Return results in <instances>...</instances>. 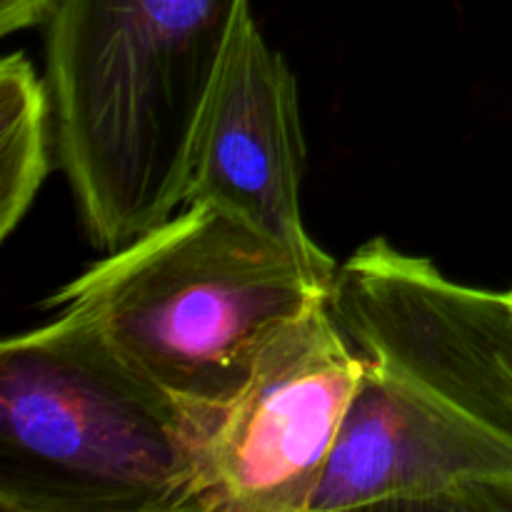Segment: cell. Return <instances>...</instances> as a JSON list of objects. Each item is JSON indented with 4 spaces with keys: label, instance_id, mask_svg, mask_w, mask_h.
<instances>
[{
    "label": "cell",
    "instance_id": "277c9868",
    "mask_svg": "<svg viewBox=\"0 0 512 512\" xmlns=\"http://www.w3.org/2000/svg\"><path fill=\"white\" fill-rule=\"evenodd\" d=\"M203 428L83 320L0 345V510L193 512Z\"/></svg>",
    "mask_w": 512,
    "mask_h": 512
},
{
    "label": "cell",
    "instance_id": "6da1fadb",
    "mask_svg": "<svg viewBox=\"0 0 512 512\" xmlns=\"http://www.w3.org/2000/svg\"><path fill=\"white\" fill-rule=\"evenodd\" d=\"M330 310L363 375L308 512H512V288L373 238Z\"/></svg>",
    "mask_w": 512,
    "mask_h": 512
},
{
    "label": "cell",
    "instance_id": "52a82bcc",
    "mask_svg": "<svg viewBox=\"0 0 512 512\" xmlns=\"http://www.w3.org/2000/svg\"><path fill=\"white\" fill-rule=\"evenodd\" d=\"M55 163V120L45 75L25 53L0 63V238L15 233Z\"/></svg>",
    "mask_w": 512,
    "mask_h": 512
},
{
    "label": "cell",
    "instance_id": "7a4b0ae2",
    "mask_svg": "<svg viewBox=\"0 0 512 512\" xmlns=\"http://www.w3.org/2000/svg\"><path fill=\"white\" fill-rule=\"evenodd\" d=\"M250 0H55L45 83L55 165L113 253L188 198L195 140Z\"/></svg>",
    "mask_w": 512,
    "mask_h": 512
},
{
    "label": "cell",
    "instance_id": "3957f363",
    "mask_svg": "<svg viewBox=\"0 0 512 512\" xmlns=\"http://www.w3.org/2000/svg\"><path fill=\"white\" fill-rule=\"evenodd\" d=\"M335 273L338 263H313L220 205L185 203L43 308L90 325L205 438L283 328L330 298Z\"/></svg>",
    "mask_w": 512,
    "mask_h": 512
},
{
    "label": "cell",
    "instance_id": "ba28073f",
    "mask_svg": "<svg viewBox=\"0 0 512 512\" xmlns=\"http://www.w3.org/2000/svg\"><path fill=\"white\" fill-rule=\"evenodd\" d=\"M53 5L55 0H0V33L13 35L45 25Z\"/></svg>",
    "mask_w": 512,
    "mask_h": 512
},
{
    "label": "cell",
    "instance_id": "5b68a950",
    "mask_svg": "<svg viewBox=\"0 0 512 512\" xmlns=\"http://www.w3.org/2000/svg\"><path fill=\"white\" fill-rule=\"evenodd\" d=\"M360 375L330 298L295 318L205 433L193 512H308Z\"/></svg>",
    "mask_w": 512,
    "mask_h": 512
},
{
    "label": "cell",
    "instance_id": "8992f818",
    "mask_svg": "<svg viewBox=\"0 0 512 512\" xmlns=\"http://www.w3.org/2000/svg\"><path fill=\"white\" fill-rule=\"evenodd\" d=\"M298 80L253 13L225 60L193 150L185 203H215L313 263H335L308 233L300 188Z\"/></svg>",
    "mask_w": 512,
    "mask_h": 512
}]
</instances>
